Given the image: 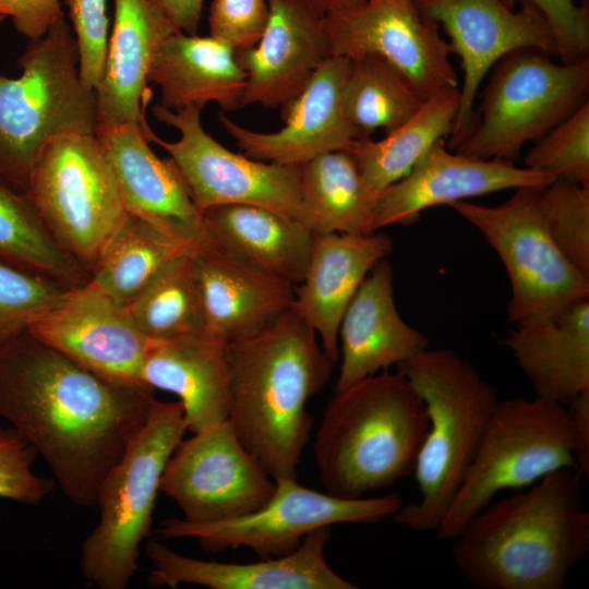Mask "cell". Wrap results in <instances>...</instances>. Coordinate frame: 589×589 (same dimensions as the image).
<instances>
[{
	"mask_svg": "<svg viewBox=\"0 0 589 589\" xmlns=\"http://www.w3.org/2000/svg\"><path fill=\"white\" fill-rule=\"evenodd\" d=\"M180 31L196 34L204 0H152Z\"/></svg>",
	"mask_w": 589,
	"mask_h": 589,
	"instance_id": "cell-46",
	"label": "cell"
},
{
	"mask_svg": "<svg viewBox=\"0 0 589 589\" xmlns=\"http://www.w3.org/2000/svg\"><path fill=\"white\" fill-rule=\"evenodd\" d=\"M176 29L152 0H115L105 69L95 89L98 127L148 125L143 100L148 99L149 64L159 43Z\"/></svg>",
	"mask_w": 589,
	"mask_h": 589,
	"instance_id": "cell-26",
	"label": "cell"
},
{
	"mask_svg": "<svg viewBox=\"0 0 589 589\" xmlns=\"http://www.w3.org/2000/svg\"><path fill=\"white\" fill-rule=\"evenodd\" d=\"M153 397L149 388L83 368L27 330L0 346V417L44 458L76 506H95Z\"/></svg>",
	"mask_w": 589,
	"mask_h": 589,
	"instance_id": "cell-1",
	"label": "cell"
},
{
	"mask_svg": "<svg viewBox=\"0 0 589 589\" xmlns=\"http://www.w3.org/2000/svg\"><path fill=\"white\" fill-rule=\"evenodd\" d=\"M152 111L180 137L165 141L149 127L144 135L169 154L201 213L218 205L248 204L299 218L301 166L256 160L226 148L204 130L197 106L171 110L156 104Z\"/></svg>",
	"mask_w": 589,
	"mask_h": 589,
	"instance_id": "cell-13",
	"label": "cell"
},
{
	"mask_svg": "<svg viewBox=\"0 0 589 589\" xmlns=\"http://www.w3.org/2000/svg\"><path fill=\"white\" fill-rule=\"evenodd\" d=\"M202 215L225 253L293 285L302 280L314 235L298 219L248 204L218 205Z\"/></svg>",
	"mask_w": 589,
	"mask_h": 589,
	"instance_id": "cell-30",
	"label": "cell"
},
{
	"mask_svg": "<svg viewBox=\"0 0 589 589\" xmlns=\"http://www.w3.org/2000/svg\"><path fill=\"white\" fill-rule=\"evenodd\" d=\"M459 107V89H443L384 139H362L350 152L366 185L376 193L405 177L437 142L450 135Z\"/></svg>",
	"mask_w": 589,
	"mask_h": 589,
	"instance_id": "cell-32",
	"label": "cell"
},
{
	"mask_svg": "<svg viewBox=\"0 0 589 589\" xmlns=\"http://www.w3.org/2000/svg\"><path fill=\"white\" fill-rule=\"evenodd\" d=\"M5 19V16L0 15V22H2Z\"/></svg>",
	"mask_w": 589,
	"mask_h": 589,
	"instance_id": "cell-48",
	"label": "cell"
},
{
	"mask_svg": "<svg viewBox=\"0 0 589 589\" xmlns=\"http://www.w3.org/2000/svg\"><path fill=\"white\" fill-rule=\"evenodd\" d=\"M554 176L513 161L480 159L433 145L401 179L378 195L375 228L412 225L420 214L438 205L522 187H545Z\"/></svg>",
	"mask_w": 589,
	"mask_h": 589,
	"instance_id": "cell-20",
	"label": "cell"
},
{
	"mask_svg": "<svg viewBox=\"0 0 589 589\" xmlns=\"http://www.w3.org/2000/svg\"><path fill=\"white\" fill-rule=\"evenodd\" d=\"M424 15L443 27L452 53L459 56L462 85L459 107L447 148L455 151L468 134L480 86L494 64L519 49L557 56L552 31L540 10L527 1L520 9L502 0H416Z\"/></svg>",
	"mask_w": 589,
	"mask_h": 589,
	"instance_id": "cell-16",
	"label": "cell"
},
{
	"mask_svg": "<svg viewBox=\"0 0 589 589\" xmlns=\"http://www.w3.org/2000/svg\"><path fill=\"white\" fill-rule=\"evenodd\" d=\"M0 261L68 287L91 280L89 272L59 244L24 192L2 179Z\"/></svg>",
	"mask_w": 589,
	"mask_h": 589,
	"instance_id": "cell-34",
	"label": "cell"
},
{
	"mask_svg": "<svg viewBox=\"0 0 589 589\" xmlns=\"http://www.w3.org/2000/svg\"><path fill=\"white\" fill-rule=\"evenodd\" d=\"M514 9L517 2L527 1L537 7L545 17L554 36L561 62L570 63L588 58L589 4L575 0H502Z\"/></svg>",
	"mask_w": 589,
	"mask_h": 589,
	"instance_id": "cell-43",
	"label": "cell"
},
{
	"mask_svg": "<svg viewBox=\"0 0 589 589\" xmlns=\"http://www.w3.org/2000/svg\"><path fill=\"white\" fill-rule=\"evenodd\" d=\"M429 338L408 325L394 299L393 269L386 259L366 275L346 309L339 326L341 362L335 390L429 348Z\"/></svg>",
	"mask_w": 589,
	"mask_h": 589,
	"instance_id": "cell-24",
	"label": "cell"
},
{
	"mask_svg": "<svg viewBox=\"0 0 589 589\" xmlns=\"http://www.w3.org/2000/svg\"><path fill=\"white\" fill-rule=\"evenodd\" d=\"M378 195L350 152L324 153L301 165L298 220L313 235H370L377 231Z\"/></svg>",
	"mask_w": 589,
	"mask_h": 589,
	"instance_id": "cell-31",
	"label": "cell"
},
{
	"mask_svg": "<svg viewBox=\"0 0 589 589\" xmlns=\"http://www.w3.org/2000/svg\"><path fill=\"white\" fill-rule=\"evenodd\" d=\"M329 57L377 56L393 65L422 100L457 87L450 46L416 0H365L323 16Z\"/></svg>",
	"mask_w": 589,
	"mask_h": 589,
	"instance_id": "cell-15",
	"label": "cell"
},
{
	"mask_svg": "<svg viewBox=\"0 0 589 589\" xmlns=\"http://www.w3.org/2000/svg\"><path fill=\"white\" fill-rule=\"evenodd\" d=\"M269 17L259 43L236 51L247 74L242 107H281L329 57L323 16L304 0H268Z\"/></svg>",
	"mask_w": 589,
	"mask_h": 589,
	"instance_id": "cell-22",
	"label": "cell"
},
{
	"mask_svg": "<svg viewBox=\"0 0 589 589\" xmlns=\"http://www.w3.org/2000/svg\"><path fill=\"white\" fill-rule=\"evenodd\" d=\"M428 428L421 396L398 371L335 390L313 443L325 491L358 498L411 476Z\"/></svg>",
	"mask_w": 589,
	"mask_h": 589,
	"instance_id": "cell-4",
	"label": "cell"
},
{
	"mask_svg": "<svg viewBox=\"0 0 589 589\" xmlns=\"http://www.w3.org/2000/svg\"><path fill=\"white\" fill-rule=\"evenodd\" d=\"M27 332L103 377L148 388L142 366L151 340L139 330L128 306L91 281L71 287Z\"/></svg>",
	"mask_w": 589,
	"mask_h": 589,
	"instance_id": "cell-17",
	"label": "cell"
},
{
	"mask_svg": "<svg viewBox=\"0 0 589 589\" xmlns=\"http://www.w3.org/2000/svg\"><path fill=\"white\" fill-rule=\"evenodd\" d=\"M524 167L589 185V101L537 140Z\"/></svg>",
	"mask_w": 589,
	"mask_h": 589,
	"instance_id": "cell-38",
	"label": "cell"
},
{
	"mask_svg": "<svg viewBox=\"0 0 589 589\" xmlns=\"http://www.w3.org/2000/svg\"><path fill=\"white\" fill-rule=\"evenodd\" d=\"M185 253L197 254L188 243L127 213L105 244L89 281L128 306L168 262Z\"/></svg>",
	"mask_w": 589,
	"mask_h": 589,
	"instance_id": "cell-33",
	"label": "cell"
},
{
	"mask_svg": "<svg viewBox=\"0 0 589 589\" xmlns=\"http://www.w3.org/2000/svg\"><path fill=\"white\" fill-rule=\"evenodd\" d=\"M195 255L185 253L168 262L128 305L147 339L206 332Z\"/></svg>",
	"mask_w": 589,
	"mask_h": 589,
	"instance_id": "cell-36",
	"label": "cell"
},
{
	"mask_svg": "<svg viewBox=\"0 0 589 589\" xmlns=\"http://www.w3.org/2000/svg\"><path fill=\"white\" fill-rule=\"evenodd\" d=\"M187 431L180 401L153 397L147 419L99 485V520L81 548L83 577L100 589H124L149 534L160 479Z\"/></svg>",
	"mask_w": 589,
	"mask_h": 589,
	"instance_id": "cell-7",
	"label": "cell"
},
{
	"mask_svg": "<svg viewBox=\"0 0 589 589\" xmlns=\"http://www.w3.org/2000/svg\"><path fill=\"white\" fill-rule=\"evenodd\" d=\"M574 467V431L565 405L541 397L500 399L448 510L435 530L452 540L494 496Z\"/></svg>",
	"mask_w": 589,
	"mask_h": 589,
	"instance_id": "cell-8",
	"label": "cell"
},
{
	"mask_svg": "<svg viewBox=\"0 0 589 589\" xmlns=\"http://www.w3.org/2000/svg\"><path fill=\"white\" fill-rule=\"evenodd\" d=\"M21 74H0V179L24 191L45 148L73 134H96L97 97L79 71L75 36L63 19L29 40Z\"/></svg>",
	"mask_w": 589,
	"mask_h": 589,
	"instance_id": "cell-6",
	"label": "cell"
},
{
	"mask_svg": "<svg viewBox=\"0 0 589 589\" xmlns=\"http://www.w3.org/2000/svg\"><path fill=\"white\" fill-rule=\"evenodd\" d=\"M142 380L153 390L178 396L191 433L229 417V342L207 332L151 340Z\"/></svg>",
	"mask_w": 589,
	"mask_h": 589,
	"instance_id": "cell-25",
	"label": "cell"
},
{
	"mask_svg": "<svg viewBox=\"0 0 589 589\" xmlns=\"http://www.w3.org/2000/svg\"><path fill=\"white\" fill-rule=\"evenodd\" d=\"M269 17L266 0H213L209 8V36L236 51L253 48Z\"/></svg>",
	"mask_w": 589,
	"mask_h": 589,
	"instance_id": "cell-42",
	"label": "cell"
},
{
	"mask_svg": "<svg viewBox=\"0 0 589 589\" xmlns=\"http://www.w3.org/2000/svg\"><path fill=\"white\" fill-rule=\"evenodd\" d=\"M329 538L330 527L320 528L288 555L245 564L197 560L149 540L145 548L154 567L149 582L171 588L190 584L211 589H357L326 562Z\"/></svg>",
	"mask_w": 589,
	"mask_h": 589,
	"instance_id": "cell-21",
	"label": "cell"
},
{
	"mask_svg": "<svg viewBox=\"0 0 589 589\" xmlns=\"http://www.w3.org/2000/svg\"><path fill=\"white\" fill-rule=\"evenodd\" d=\"M63 1L73 25L81 81L95 91L104 73L108 47L106 0Z\"/></svg>",
	"mask_w": 589,
	"mask_h": 589,
	"instance_id": "cell-41",
	"label": "cell"
},
{
	"mask_svg": "<svg viewBox=\"0 0 589 589\" xmlns=\"http://www.w3.org/2000/svg\"><path fill=\"white\" fill-rule=\"evenodd\" d=\"M574 431L575 468L589 478V389L584 390L566 402Z\"/></svg>",
	"mask_w": 589,
	"mask_h": 589,
	"instance_id": "cell-45",
	"label": "cell"
},
{
	"mask_svg": "<svg viewBox=\"0 0 589 589\" xmlns=\"http://www.w3.org/2000/svg\"><path fill=\"white\" fill-rule=\"evenodd\" d=\"M582 474L555 470L488 504L453 538L461 576L479 589H561L589 552Z\"/></svg>",
	"mask_w": 589,
	"mask_h": 589,
	"instance_id": "cell-2",
	"label": "cell"
},
{
	"mask_svg": "<svg viewBox=\"0 0 589 589\" xmlns=\"http://www.w3.org/2000/svg\"><path fill=\"white\" fill-rule=\"evenodd\" d=\"M23 192L59 244L91 274L127 214L96 134L52 141Z\"/></svg>",
	"mask_w": 589,
	"mask_h": 589,
	"instance_id": "cell-11",
	"label": "cell"
},
{
	"mask_svg": "<svg viewBox=\"0 0 589 589\" xmlns=\"http://www.w3.org/2000/svg\"><path fill=\"white\" fill-rule=\"evenodd\" d=\"M502 342L537 397L566 405L589 389V299L551 318L514 323Z\"/></svg>",
	"mask_w": 589,
	"mask_h": 589,
	"instance_id": "cell-28",
	"label": "cell"
},
{
	"mask_svg": "<svg viewBox=\"0 0 589 589\" xmlns=\"http://www.w3.org/2000/svg\"><path fill=\"white\" fill-rule=\"evenodd\" d=\"M541 203L552 240L589 277V185L556 178L542 188Z\"/></svg>",
	"mask_w": 589,
	"mask_h": 589,
	"instance_id": "cell-37",
	"label": "cell"
},
{
	"mask_svg": "<svg viewBox=\"0 0 589 589\" xmlns=\"http://www.w3.org/2000/svg\"><path fill=\"white\" fill-rule=\"evenodd\" d=\"M349 64L347 58H326L302 89L280 107L284 125L276 132L245 129L223 112L218 119L241 153L256 160L301 166L324 153L351 152L364 137L342 108Z\"/></svg>",
	"mask_w": 589,
	"mask_h": 589,
	"instance_id": "cell-19",
	"label": "cell"
},
{
	"mask_svg": "<svg viewBox=\"0 0 589 589\" xmlns=\"http://www.w3.org/2000/svg\"><path fill=\"white\" fill-rule=\"evenodd\" d=\"M205 330L228 342L250 336L292 306L294 285L227 253L195 255Z\"/></svg>",
	"mask_w": 589,
	"mask_h": 589,
	"instance_id": "cell-27",
	"label": "cell"
},
{
	"mask_svg": "<svg viewBox=\"0 0 589 589\" xmlns=\"http://www.w3.org/2000/svg\"><path fill=\"white\" fill-rule=\"evenodd\" d=\"M0 15L9 16L15 29L29 40L41 38L64 17L59 0H0Z\"/></svg>",
	"mask_w": 589,
	"mask_h": 589,
	"instance_id": "cell-44",
	"label": "cell"
},
{
	"mask_svg": "<svg viewBox=\"0 0 589 589\" xmlns=\"http://www.w3.org/2000/svg\"><path fill=\"white\" fill-rule=\"evenodd\" d=\"M182 438L164 469L159 492L190 524L245 516L265 505L276 481L242 445L227 420Z\"/></svg>",
	"mask_w": 589,
	"mask_h": 589,
	"instance_id": "cell-14",
	"label": "cell"
},
{
	"mask_svg": "<svg viewBox=\"0 0 589 589\" xmlns=\"http://www.w3.org/2000/svg\"><path fill=\"white\" fill-rule=\"evenodd\" d=\"M70 288L0 261V346L28 330Z\"/></svg>",
	"mask_w": 589,
	"mask_h": 589,
	"instance_id": "cell-39",
	"label": "cell"
},
{
	"mask_svg": "<svg viewBox=\"0 0 589 589\" xmlns=\"http://www.w3.org/2000/svg\"><path fill=\"white\" fill-rule=\"evenodd\" d=\"M321 16L360 5L365 0H304Z\"/></svg>",
	"mask_w": 589,
	"mask_h": 589,
	"instance_id": "cell-47",
	"label": "cell"
},
{
	"mask_svg": "<svg viewBox=\"0 0 589 589\" xmlns=\"http://www.w3.org/2000/svg\"><path fill=\"white\" fill-rule=\"evenodd\" d=\"M229 352L228 421L274 480L297 479L313 424L306 404L335 363L292 306L261 330L229 342Z\"/></svg>",
	"mask_w": 589,
	"mask_h": 589,
	"instance_id": "cell-3",
	"label": "cell"
},
{
	"mask_svg": "<svg viewBox=\"0 0 589 589\" xmlns=\"http://www.w3.org/2000/svg\"><path fill=\"white\" fill-rule=\"evenodd\" d=\"M341 101L346 118L365 139L380 129L392 132L424 100L393 65L369 55L350 60Z\"/></svg>",
	"mask_w": 589,
	"mask_h": 589,
	"instance_id": "cell-35",
	"label": "cell"
},
{
	"mask_svg": "<svg viewBox=\"0 0 589 589\" xmlns=\"http://www.w3.org/2000/svg\"><path fill=\"white\" fill-rule=\"evenodd\" d=\"M275 481L274 495L251 514L212 524L168 518L157 532L168 539L192 538L212 553L244 546L261 558L280 557L298 550L314 530L339 524H376L402 505L396 493L344 498L303 486L297 479Z\"/></svg>",
	"mask_w": 589,
	"mask_h": 589,
	"instance_id": "cell-12",
	"label": "cell"
},
{
	"mask_svg": "<svg viewBox=\"0 0 589 589\" xmlns=\"http://www.w3.org/2000/svg\"><path fill=\"white\" fill-rule=\"evenodd\" d=\"M542 188L515 189L496 206L467 201L449 205L483 235L504 264L512 289L507 321L513 324L551 318L589 299V277L563 255L546 229Z\"/></svg>",
	"mask_w": 589,
	"mask_h": 589,
	"instance_id": "cell-10",
	"label": "cell"
},
{
	"mask_svg": "<svg viewBox=\"0 0 589 589\" xmlns=\"http://www.w3.org/2000/svg\"><path fill=\"white\" fill-rule=\"evenodd\" d=\"M589 58L557 63L536 49L500 59L479 95L471 128L456 153L513 161L588 101Z\"/></svg>",
	"mask_w": 589,
	"mask_h": 589,
	"instance_id": "cell-9",
	"label": "cell"
},
{
	"mask_svg": "<svg viewBox=\"0 0 589 589\" xmlns=\"http://www.w3.org/2000/svg\"><path fill=\"white\" fill-rule=\"evenodd\" d=\"M393 240L382 233L314 235L302 280L294 285L292 308L314 329L327 357L339 359V326L362 281L392 254Z\"/></svg>",
	"mask_w": 589,
	"mask_h": 589,
	"instance_id": "cell-23",
	"label": "cell"
},
{
	"mask_svg": "<svg viewBox=\"0 0 589 589\" xmlns=\"http://www.w3.org/2000/svg\"><path fill=\"white\" fill-rule=\"evenodd\" d=\"M396 369L421 396L429 428L412 473L420 497L401 505L392 520L413 531L435 532L500 399L471 363L447 348L429 347Z\"/></svg>",
	"mask_w": 589,
	"mask_h": 589,
	"instance_id": "cell-5",
	"label": "cell"
},
{
	"mask_svg": "<svg viewBox=\"0 0 589 589\" xmlns=\"http://www.w3.org/2000/svg\"><path fill=\"white\" fill-rule=\"evenodd\" d=\"M147 81L160 88V105L171 110L208 103L225 111L243 108L247 74L236 50L212 36L170 33L154 52Z\"/></svg>",
	"mask_w": 589,
	"mask_h": 589,
	"instance_id": "cell-29",
	"label": "cell"
},
{
	"mask_svg": "<svg viewBox=\"0 0 589 589\" xmlns=\"http://www.w3.org/2000/svg\"><path fill=\"white\" fill-rule=\"evenodd\" d=\"M37 453L19 432L0 428V497L38 505L55 488L53 480L33 471Z\"/></svg>",
	"mask_w": 589,
	"mask_h": 589,
	"instance_id": "cell-40",
	"label": "cell"
},
{
	"mask_svg": "<svg viewBox=\"0 0 589 589\" xmlns=\"http://www.w3.org/2000/svg\"><path fill=\"white\" fill-rule=\"evenodd\" d=\"M140 124L98 127L127 213L191 245L197 254L220 252L173 160L159 158Z\"/></svg>",
	"mask_w": 589,
	"mask_h": 589,
	"instance_id": "cell-18",
	"label": "cell"
}]
</instances>
